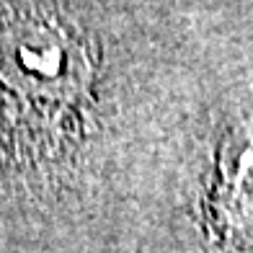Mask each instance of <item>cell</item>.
<instances>
[{
	"instance_id": "1",
	"label": "cell",
	"mask_w": 253,
	"mask_h": 253,
	"mask_svg": "<svg viewBox=\"0 0 253 253\" xmlns=\"http://www.w3.org/2000/svg\"><path fill=\"white\" fill-rule=\"evenodd\" d=\"M93 75V44L62 16L29 10L0 24V90L26 142L57 147L90 101Z\"/></svg>"
}]
</instances>
